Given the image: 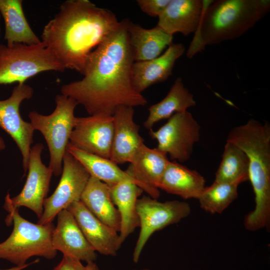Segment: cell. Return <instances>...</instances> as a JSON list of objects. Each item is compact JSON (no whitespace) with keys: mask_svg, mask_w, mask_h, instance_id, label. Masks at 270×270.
<instances>
[{"mask_svg":"<svg viewBox=\"0 0 270 270\" xmlns=\"http://www.w3.org/2000/svg\"><path fill=\"white\" fill-rule=\"evenodd\" d=\"M116 14L88 0H67L44 26L41 41L66 69L82 74L90 53L120 26Z\"/></svg>","mask_w":270,"mask_h":270,"instance_id":"cell-2","label":"cell"},{"mask_svg":"<svg viewBox=\"0 0 270 270\" xmlns=\"http://www.w3.org/2000/svg\"><path fill=\"white\" fill-rule=\"evenodd\" d=\"M44 148L40 142L31 147L26 183L20 192L14 198L8 193L5 197L4 208L8 212L26 207L37 216L38 219L44 210V202L49 190L52 171L42 162Z\"/></svg>","mask_w":270,"mask_h":270,"instance_id":"cell-11","label":"cell"},{"mask_svg":"<svg viewBox=\"0 0 270 270\" xmlns=\"http://www.w3.org/2000/svg\"><path fill=\"white\" fill-rule=\"evenodd\" d=\"M149 270L148 269H144V270Z\"/></svg>","mask_w":270,"mask_h":270,"instance_id":"cell-35","label":"cell"},{"mask_svg":"<svg viewBox=\"0 0 270 270\" xmlns=\"http://www.w3.org/2000/svg\"><path fill=\"white\" fill-rule=\"evenodd\" d=\"M200 126L188 110L177 112L156 130H150L157 148L168 154L172 160L184 162L189 160L194 144L200 138Z\"/></svg>","mask_w":270,"mask_h":270,"instance_id":"cell-8","label":"cell"},{"mask_svg":"<svg viewBox=\"0 0 270 270\" xmlns=\"http://www.w3.org/2000/svg\"><path fill=\"white\" fill-rule=\"evenodd\" d=\"M80 200L100 221L116 232H120V218L108 185L90 176Z\"/></svg>","mask_w":270,"mask_h":270,"instance_id":"cell-21","label":"cell"},{"mask_svg":"<svg viewBox=\"0 0 270 270\" xmlns=\"http://www.w3.org/2000/svg\"><path fill=\"white\" fill-rule=\"evenodd\" d=\"M8 212L5 222L8 226L12 224L13 229L8 238L0 243V259L22 266L34 256L48 260L55 258L57 251L52 244V223L31 222L20 216L18 209Z\"/></svg>","mask_w":270,"mask_h":270,"instance_id":"cell-5","label":"cell"},{"mask_svg":"<svg viewBox=\"0 0 270 270\" xmlns=\"http://www.w3.org/2000/svg\"><path fill=\"white\" fill-rule=\"evenodd\" d=\"M0 18H1V15H0Z\"/></svg>","mask_w":270,"mask_h":270,"instance_id":"cell-34","label":"cell"},{"mask_svg":"<svg viewBox=\"0 0 270 270\" xmlns=\"http://www.w3.org/2000/svg\"><path fill=\"white\" fill-rule=\"evenodd\" d=\"M169 162L165 152L144 144L125 171L141 184L144 192L157 199L160 196L158 186Z\"/></svg>","mask_w":270,"mask_h":270,"instance_id":"cell-19","label":"cell"},{"mask_svg":"<svg viewBox=\"0 0 270 270\" xmlns=\"http://www.w3.org/2000/svg\"><path fill=\"white\" fill-rule=\"evenodd\" d=\"M6 148V144L2 137L0 136V151L4 150Z\"/></svg>","mask_w":270,"mask_h":270,"instance_id":"cell-33","label":"cell"},{"mask_svg":"<svg viewBox=\"0 0 270 270\" xmlns=\"http://www.w3.org/2000/svg\"><path fill=\"white\" fill-rule=\"evenodd\" d=\"M74 216L86 240L96 252L116 256L120 247L118 232L94 216L80 201L66 208Z\"/></svg>","mask_w":270,"mask_h":270,"instance_id":"cell-16","label":"cell"},{"mask_svg":"<svg viewBox=\"0 0 270 270\" xmlns=\"http://www.w3.org/2000/svg\"><path fill=\"white\" fill-rule=\"evenodd\" d=\"M134 108L120 106L113 115L114 134L110 159L116 164L130 163L144 140L134 120Z\"/></svg>","mask_w":270,"mask_h":270,"instance_id":"cell-14","label":"cell"},{"mask_svg":"<svg viewBox=\"0 0 270 270\" xmlns=\"http://www.w3.org/2000/svg\"><path fill=\"white\" fill-rule=\"evenodd\" d=\"M196 104L194 95L184 86L182 79L178 78L166 96L148 108V116L144 126L150 130L158 122L168 119L176 113L186 111Z\"/></svg>","mask_w":270,"mask_h":270,"instance_id":"cell-26","label":"cell"},{"mask_svg":"<svg viewBox=\"0 0 270 270\" xmlns=\"http://www.w3.org/2000/svg\"><path fill=\"white\" fill-rule=\"evenodd\" d=\"M0 14L4 20V39L7 46L34 45L42 42L26 20L22 0H0Z\"/></svg>","mask_w":270,"mask_h":270,"instance_id":"cell-24","label":"cell"},{"mask_svg":"<svg viewBox=\"0 0 270 270\" xmlns=\"http://www.w3.org/2000/svg\"><path fill=\"white\" fill-rule=\"evenodd\" d=\"M56 216L57 223L52 238L54 249L81 262H94L97 254L86 240L73 215L64 210Z\"/></svg>","mask_w":270,"mask_h":270,"instance_id":"cell-15","label":"cell"},{"mask_svg":"<svg viewBox=\"0 0 270 270\" xmlns=\"http://www.w3.org/2000/svg\"><path fill=\"white\" fill-rule=\"evenodd\" d=\"M64 70L42 42L34 45L0 44V84H24L42 72Z\"/></svg>","mask_w":270,"mask_h":270,"instance_id":"cell-7","label":"cell"},{"mask_svg":"<svg viewBox=\"0 0 270 270\" xmlns=\"http://www.w3.org/2000/svg\"><path fill=\"white\" fill-rule=\"evenodd\" d=\"M205 179L196 170L176 162H168L158 188L186 200L198 199L205 188Z\"/></svg>","mask_w":270,"mask_h":270,"instance_id":"cell-22","label":"cell"},{"mask_svg":"<svg viewBox=\"0 0 270 270\" xmlns=\"http://www.w3.org/2000/svg\"><path fill=\"white\" fill-rule=\"evenodd\" d=\"M38 262V259L30 263H26L25 264L22 265V266H15L13 267L6 268V269H0V270H23L26 268H28V266L34 264L36 263H37Z\"/></svg>","mask_w":270,"mask_h":270,"instance_id":"cell-31","label":"cell"},{"mask_svg":"<svg viewBox=\"0 0 270 270\" xmlns=\"http://www.w3.org/2000/svg\"><path fill=\"white\" fill-rule=\"evenodd\" d=\"M33 94L34 90L30 86L18 84L14 88L8 98L0 100V128L12 138L20 150L24 176L28 171L34 130L30 122L22 118L20 107L24 100H30Z\"/></svg>","mask_w":270,"mask_h":270,"instance_id":"cell-12","label":"cell"},{"mask_svg":"<svg viewBox=\"0 0 270 270\" xmlns=\"http://www.w3.org/2000/svg\"><path fill=\"white\" fill-rule=\"evenodd\" d=\"M55 102V109L50 114L43 115L32 110L28 118L34 130L43 135L50 153L48 167L58 176L62 172L64 156L74 126V110L78 104L61 94L56 96Z\"/></svg>","mask_w":270,"mask_h":270,"instance_id":"cell-6","label":"cell"},{"mask_svg":"<svg viewBox=\"0 0 270 270\" xmlns=\"http://www.w3.org/2000/svg\"><path fill=\"white\" fill-rule=\"evenodd\" d=\"M213 0H170L158 17L157 26L173 35L180 32L186 36L198 29L206 7Z\"/></svg>","mask_w":270,"mask_h":270,"instance_id":"cell-18","label":"cell"},{"mask_svg":"<svg viewBox=\"0 0 270 270\" xmlns=\"http://www.w3.org/2000/svg\"><path fill=\"white\" fill-rule=\"evenodd\" d=\"M90 176L81 163L66 151L60 180L52 194L45 198L43 212L38 224L52 223L60 211L80 201Z\"/></svg>","mask_w":270,"mask_h":270,"instance_id":"cell-10","label":"cell"},{"mask_svg":"<svg viewBox=\"0 0 270 270\" xmlns=\"http://www.w3.org/2000/svg\"><path fill=\"white\" fill-rule=\"evenodd\" d=\"M248 158L245 152L236 145L226 141L214 182H246L248 180Z\"/></svg>","mask_w":270,"mask_h":270,"instance_id":"cell-27","label":"cell"},{"mask_svg":"<svg viewBox=\"0 0 270 270\" xmlns=\"http://www.w3.org/2000/svg\"><path fill=\"white\" fill-rule=\"evenodd\" d=\"M134 62L124 19L90 53L83 78L62 85L61 94L82 105L90 115L112 116L120 106H144L146 99L135 91L131 83Z\"/></svg>","mask_w":270,"mask_h":270,"instance_id":"cell-1","label":"cell"},{"mask_svg":"<svg viewBox=\"0 0 270 270\" xmlns=\"http://www.w3.org/2000/svg\"><path fill=\"white\" fill-rule=\"evenodd\" d=\"M114 134L112 116L76 117L69 144L84 152L110 159Z\"/></svg>","mask_w":270,"mask_h":270,"instance_id":"cell-13","label":"cell"},{"mask_svg":"<svg viewBox=\"0 0 270 270\" xmlns=\"http://www.w3.org/2000/svg\"><path fill=\"white\" fill-rule=\"evenodd\" d=\"M267 0H218L203 12L187 56L191 58L206 45L220 44L240 36L269 12Z\"/></svg>","mask_w":270,"mask_h":270,"instance_id":"cell-4","label":"cell"},{"mask_svg":"<svg viewBox=\"0 0 270 270\" xmlns=\"http://www.w3.org/2000/svg\"><path fill=\"white\" fill-rule=\"evenodd\" d=\"M170 0H137L136 3L144 12L152 17H158Z\"/></svg>","mask_w":270,"mask_h":270,"instance_id":"cell-29","label":"cell"},{"mask_svg":"<svg viewBox=\"0 0 270 270\" xmlns=\"http://www.w3.org/2000/svg\"><path fill=\"white\" fill-rule=\"evenodd\" d=\"M80 260L68 255H63L60 263L52 270H84Z\"/></svg>","mask_w":270,"mask_h":270,"instance_id":"cell-30","label":"cell"},{"mask_svg":"<svg viewBox=\"0 0 270 270\" xmlns=\"http://www.w3.org/2000/svg\"><path fill=\"white\" fill-rule=\"evenodd\" d=\"M110 190L120 218L119 242L121 246L128 236L140 226L136 206L138 198L144 191L136 184L129 182L115 184L110 187Z\"/></svg>","mask_w":270,"mask_h":270,"instance_id":"cell-23","label":"cell"},{"mask_svg":"<svg viewBox=\"0 0 270 270\" xmlns=\"http://www.w3.org/2000/svg\"><path fill=\"white\" fill-rule=\"evenodd\" d=\"M126 29L134 62L155 58L172 43L173 36L157 26L146 29L126 19Z\"/></svg>","mask_w":270,"mask_h":270,"instance_id":"cell-20","label":"cell"},{"mask_svg":"<svg viewBox=\"0 0 270 270\" xmlns=\"http://www.w3.org/2000/svg\"><path fill=\"white\" fill-rule=\"evenodd\" d=\"M84 270H99V268L94 262H90L87 263L85 266Z\"/></svg>","mask_w":270,"mask_h":270,"instance_id":"cell-32","label":"cell"},{"mask_svg":"<svg viewBox=\"0 0 270 270\" xmlns=\"http://www.w3.org/2000/svg\"><path fill=\"white\" fill-rule=\"evenodd\" d=\"M66 151L81 163L91 176L99 180L110 187L121 182H129L136 184L142 190L141 184L136 180L110 159L84 152L69 143Z\"/></svg>","mask_w":270,"mask_h":270,"instance_id":"cell-25","label":"cell"},{"mask_svg":"<svg viewBox=\"0 0 270 270\" xmlns=\"http://www.w3.org/2000/svg\"><path fill=\"white\" fill-rule=\"evenodd\" d=\"M226 141L236 145L249 162L248 180L254 194V210L245 216L244 224L250 230L266 228L270 224V125L250 118L233 128Z\"/></svg>","mask_w":270,"mask_h":270,"instance_id":"cell-3","label":"cell"},{"mask_svg":"<svg viewBox=\"0 0 270 270\" xmlns=\"http://www.w3.org/2000/svg\"><path fill=\"white\" fill-rule=\"evenodd\" d=\"M136 206L140 230L133 253L135 263L138 261L145 244L154 232L178 223L190 212V207L186 202L176 200L160 202L150 196L138 198Z\"/></svg>","mask_w":270,"mask_h":270,"instance_id":"cell-9","label":"cell"},{"mask_svg":"<svg viewBox=\"0 0 270 270\" xmlns=\"http://www.w3.org/2000/svg\"><path fill=\"white\" fill-rule=\"evenodd\" d=\"M184 50L182 44L172 43L164 53L155 58L134 62L130 70V80L135 91L142 94L150 86L166 80L172 74L176 60Z\"/></svg>","mask_w":270,"mask_h":270,"instance_id":"cell-17","label":"cell"},{"mask_svg":"<svg viewBox=\"0 0 270 270\" xmlns=\"http://www.w3.org/2000/svg\"><path fill=\"white\" fill-rule=\"evenodd\" d=\"M241 183L214 182L205 187L198 197L200 208L210 214L222 213L238 198V188Z\"/></svg>","mask_w":270,"mask_h":270,"instance_id":"cell-28","label":"cell"}]
</instances>
